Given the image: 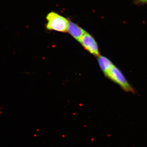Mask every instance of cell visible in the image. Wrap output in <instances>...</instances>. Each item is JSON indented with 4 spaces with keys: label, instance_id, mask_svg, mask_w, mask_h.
<instances>
[{
    "label": "cell",
    "instance_id": "6da1fadb",
    "mask_svg": "<svg viewBox=\"0 0 147 147\" xmlns=\"http://www.w3.org/2000/svg\"><path fill=\"white\" fill-rule=\"evenodd\" d=\"M46 28L50 30L66 32H67L68 19L56 12L52 11L46 16Z\"/></svg>",
    "mask_w": 147,
    "mask_h": 147
},
{
    "label": "cell",
    "instance_id": "5b68a950",
    "mask_svg": "<svg viewBox=\"0 0 147 147\" xmlns=\"http://www.w3.org/2000/svg\"><path fill=\"white\" fill-rule=\"evenodd\" d=\"M98 60L101 70L105 74L115 66L109 59L104 56H99Z\"/></svg>",
    "mask_w": 147,
    "mask_h": 147
},
{
    "label": "cell",
    "instance_id": "7a4b0ae2",
    "mask_svg": "<svg viewBox=\"0 0 147 147\" xmlns=\"http://www.w3.org/2000/svg\"><path fill=\"white\" fill-rule=\"evenodd\" d=\"M105 75L108 79L119 85L125 91L135 93V90L129 83L123 73L115 66H114Z\"/></svg>",
    "mask_w": 147,
    "mask_h": 147
},
{
    "label": "cell",
    "instance_id": "8992f818",
    "mask_svg": "<svg viewBox=\"0 0 147 147\" xmlns=\"http://www.w3.org/2000/svg\"><path fill=\"white\" fill-rule=\"evenodd\" d=\"M131 1H132V4L138 6L147 4V0H131Z\"/></svg>",
    "mask_w": 147,
    "mask_h": 147
},
{
    "label": "cell",
    "instance_id": "277c9868",
    "mask_svg": "<svg viewBox=\"0 0 147 147\" xmlns=\"http://www.w3.org/2000/svg\"><path fill=\"white\" fill-rule=\"evenodd\" d=\"M67 32L74 38L79 41L86 33V31L79 25L71 21H69Z\"/></svg>",
    "mask_w": 147,
    "mask_h": 147
},
{
    "label": "cell",
    "instance_id": "3957f363",
    "mask_svg": "<svg viewBox=\"0 0 147 147\" xmlns=\"http://www.w3.org/2000/svg\"><path fill=\"white\" fill-rule=\"evenodd\" d=\"M86 50L94 56H100L97 42L91 35L86 32L79 41Z\"/></svg>",
    "mask_w": 147,
    "mask_h": 147
}]
</instances>
